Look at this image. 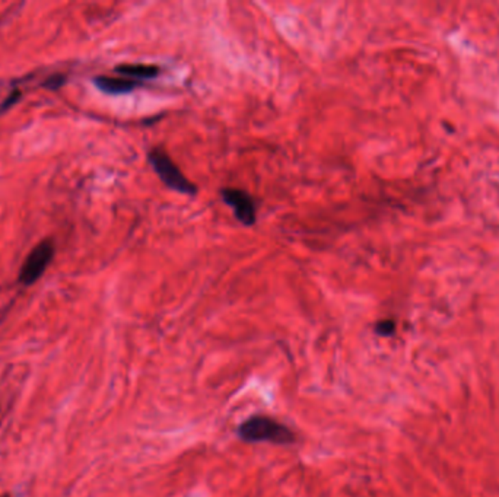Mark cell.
<instances>
[{
	"instance_id": "obj_8",
	"label": "cell",
	"mask_w": 499,
	"mask_h": 497,
	"mask_svg": "<svg viewBox=\"0 0 499 497\" xmlns=\"http://www.w3.org/2000/svg\"><path fill=\"white\" fill-rule=\"evenodd\" d=\"M64 81H66V76H63V75H53L51 77L47 79V81H45L44 86H47L50 89H58V88H60L64 84Z\"/></svg>"
},
{
	"instance_id": "obj_10",
	"label": "cell",
	"mask_w": 499,
	"mask_h": 497,
	"mask_svg": "<svg viewBox=\"0 0 499 497\" xmlns=\"http://www.w3.org/2000/svg\"><path fill=\"white\" fill-rule=\"evenodd\" d=\"M6 497H8V496H6Z\"/></svg>"
},
{
	"instance_id": "obj_2",
	"label": "cell",
	"mask_w": 499,
	"mask_h": 497,
	"mask_svg": "<svg viewBox=\"0 0 499 497\" xmlns=\"http://www.w3.org/2000/svg\"><path fill=\"white\" fill-rule=\"evenodd\" d=\"M147 161H149L154 171L168 188L175 190L178 193L187 196H195L197 193V187L181 173V169L175 165V162L165 151L160 148L151 149L149 153H147Z\"/></svg>"
},
{
	"instance_id": "obj_3",
	"label": "cell",
	"mask_w": 499,
	"mask_h": 497,
	"mask_svg": "<svg viewBox=\"0 0 499 497\" xmlns=\"http://www.w3.org/2000/svg\"><path fill=\"white\" fill-rule=\"evenodd\" d=\"M54 255V246L50 241L38 244L27 257L25 263L21 267L19 281L24 285L36 283L38 277L44 273Z\"/></svg>"
},
{
	"instance_id": "obj_6",
	"label": "cell",
	"mask_w": 499,
	"mask_h": 497,
	"mask_svg": "<svg viewBox=\"0 0 499 497\" xmlns=\"http://www.w3.org/2000/svg\"><path fill=\"white\" fill-rule=\"evenodd\" d=\"M116 72L136 79H152L160 73V67L149 64H121L116 67Z\"/></svg>"
},
{
	"instance_id": "obj_4",
	"label": "cell",
	"mask_w": 499,
	"mask_h": 497,
	"mask_svg": "<svg viewBox=\"0 0 499 497\" xmlns=\"http://www.w3.org/2000/svg\"><path fill=\"white\" fill-rule=\"evenodd\" d=\"M222 199L226 205L234 209L235 218L244 226H252L256 223V203L253 197L244 190L223 188L221 191Z\"/></svg>"
},
{
	"instance_id": "obj_7",
	"label": "cell",
	"mask_w": 499,
	"mask_h": 497,
	"mask_svg": "<svg viewBox=\"0 0 499 497\" xmlns=\"http://www.w3.org/2000/svg\"><path fill=\"white\" fill-rule=\"evenodd\" d=\"M394 331H395V322L393 320H382V321H378L376 325V333L378 335L389 337V335H393Z\"/></svg>"
},
{
	"instance_id": "obj_1",
	"label": "cell",
	"mask_w": 499,
	"mask_h": 497,
	"mask_svg": "<svg viewBox=\"0 0 499 497\" xmlns=\"http://www.w3.org/2000/svg\"><path fill=\"white\" fill-rule=\"evenodd\" d=\"M238 436L247 444H273L280 446L293 445L298 440L297 433L289 426L266 414L248 417L238 427Z\"/></svg>"
},
{
	"instance_id": "obj_9",
	"label": "cell",
	"mask_w": 499,
	"mask_h": 497,
	"mask_svg": "<svg viewBox=\"0 0 499 497\" xmlns=\"http://www.w3.org/2000/svg\"><path fill=\"white\" fill-rule=\"evenodd\" d=\"M19 97H21L19 90H14V92L10 94V95L6 98V101H5V103L2 104V108H0V111H5L6 108H9L10 105H12V104L15 103V101H18V99H19Z\"/></svg>"
},
{
	"instance_id": "obj_5",
	"label": "cell",
	"mask_w": 499,
	"mask_h": 497,
	"mask_svg": "<svg viewBox=\"0 0 499 497\" xmlns=\"http://www.w3.org/2000/svg\"><path fill=\"white\" fill-rule=\"evenodd\" d=\"M94 82L107 94H126L138 86V82L132 81V79H116L108 76H98Z\"/></svg>"
}]
</instances>
